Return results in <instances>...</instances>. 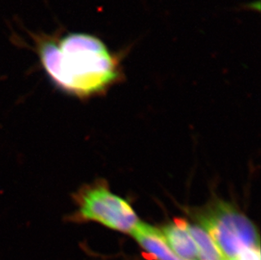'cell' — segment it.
I'll return each mask as SVG.
<instances>
[{
	"mask_svg": "<svg viewBox=\"0 0 261 260\" xmlns=\"http://www.w3.org/2000/svg\"><path fill=\"white\" fill-rule=\"evenodd\" d=\"M42 66L54 83L64 91L84 97L98 93L119 76V63L97 37L73 33L59 42H40Z\"/></svg>",
	"mask_w": 261,
	"mask_h": 260,
	"instance_id": "cell-1",
	"label": "cell"
},
{
	"mask_svg": "<svg viewBox=\"0 0 261 260\" xmlns=\"http://www.w3.org/2000/svg\"><path fill=\"white\" fill-rule=\"evenodd\" d=\"M75 220L93 221L116 231L129 232L139 222L128 202L104 187L85 189L76 197Z\"/></svg>",
	"mask_w": 261,
	"mask_h": 260,
	"instance_id": "cell-3",
	"label": "cell"
},
{
	"mask_svg": "<svg viewBox=\"0 0 261 260\" xmlns=\"http://www.w3.org/2000/svg\"><path fill=\"white\" fill-rule=\"evenodd\" d=\"M131 235L148 253L158 260H181L167 245L161 231L148 224L139 221Z\"/></svg>",
	"mask_w": 261,
	"mask_h": 260,
	"instance_id": "cell-5",
	"label": "cell"
},
{
	"mask_svg": "<svg viewBox=\"0 0 261 260\" xmlns=\"http://www.w3.org/2000/svg\"><path fill=\"white\" fill-rule=\"evenodd\" d=\"M168 248L181 260H200L197 246L188 231L186 222L177 220L161 231Z\"/></svg>",
	"mask_w": 261,
	"mask_h": 260,
	"instance_id": "cell-4",
	"label": "cell"
},
{
	"mask_svg": "<svg viewBox=\"0 0 261 260\" xmlns=\"http://www.w3.org/2000/svg\"><path fill=\"white\" fill-rule=\"evenodd\" d=\"M200 222L225 260H240L248 251H259V236L254 224L231 204H215L200 216Z\"/></svg>",
	"mask_w": 261,
	"mask_h": 260,
	"instance_id": "cell-2",
	"label": "cell"
},
{
	"mask_svg": "<svg viewBox=\"0 0 261 260\" xmlns=\"http://www.w3.org/2000/svg\"><path fill=\"white\" fill-rule=\"evenodd\" d=\"M186 226L197 246L200 260H225L215 244L214 241L202 226L189 223H186Z\"/></svg>",
	"mask_w": 261,
	"mask_h": 260,
	"instance_id": "cell-6",
	"label": "cell"
}]
</instances>
